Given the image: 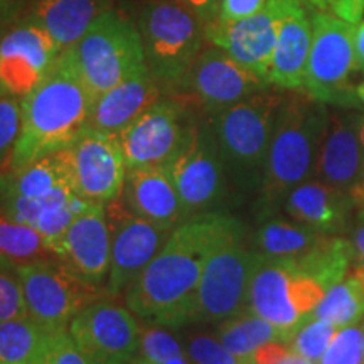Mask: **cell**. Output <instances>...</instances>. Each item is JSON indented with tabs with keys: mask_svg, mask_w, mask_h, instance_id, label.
Listing matches in <instances>:
<instances>
[{
	"mask_svg": "<svg viewBox=\"0 0 364 364\" xmlns=\"http://www.w3.org/2000/svg\"><path fill=\"white\" fill-rule=\"evenodd\" d=\"M241 230L238 220L220 211L188 218L174 228L156 258L127 289V307L157 326L191 324L208 258L223 241Z\"/></svg>",
	"mask_w": 364,
	"mask_h": 364,
	"instance_id": "1",
	"label": "cell"
},
{
	"mask_svg": "<svg viewBox=\"0 0 364 364\" xmlns=\"http://www.w3.org/2000/svg\"><path fill=\"white\" fill-rule=\"evenodd\" d=\"M354 262L351 241L329 236L300 257H268L257 252L248 311L295 334L327 290L343 282Z\"/></svg>",
	"mask_w": 364,
	"mask_h": 364,
	"instance_id": "2",
	"label": "cell"
},
{
	"mask_svg": "<svg viewBox=\"0 0 364 364\" xmlns=\"http://www.w3.org/2000/svg\"><path fill=\"white\" fill-rule=\"evenodd\" d=\"M93 97L59 54L46 78L21 100V132L9 169L70 147L88 129Z\"/></svg>",
	"mask_w": 364,
	"mask_h": 364,
	"instance_id": "3",
	"label": "cell"
},
{
	"mask_svg": "<svg viewBox=\"0 0 364 364\" xmlns=\"http://www.w3.org/2000/svg\"><path fill=\"white\" fill-rule=\"evenodd\" d=\"M329 110L304 90L285 93L260 186V206L268 215L287 194L302 182L316 179V169L324 140Z\"/></svg>",
	"mask_w": 364,
	"mask_h": 364,
	"instance_id": "4",
	"label": "cell"
},
{
	"mask_svg": "<svg viewBox=\"0 0 364 364\" xmlns=\"http://www.w3.org/2000/svg\"><path fill=\"white\" fill-rule=\"evenodd\" d=\"M285 93L270 88L209 117L228 179L243 191H260L277 115Z\"/></svg>",
	"mask_w": 364,
	"mask_h": 364,
	"instance_id": "5",
	"label": "cell"
},
{
	"mask_svg": "<svg viewBox=\"0 0 364 364\" xmlns=\"http://www.w3.org/2000/svg\"><path fill=\"white\" fill-rule=\"evenodd\" d=\"M145 65L161 86H179L203 51L206 26L179 0H149L136 19Z\"/></svg>",
	"mask_w": 364,
	"mask_h": 364,
	"instance_id": "6",
	"label": "cell"
},
{
	"mask_svg": "<svg viewBox=\"0 0 364 364\" xmlns=\"http://www.w3.org/2000/svg\"><path fill=\"white\" fill-rule=\"evenodd\" d=\"M63 54L93 100L145 65L139 29L113 11L102 14Z\"/></svg>",
	"mask_w": 364,
	"mask_h": 364,
	"instance_id": "7",
	"label": "cell"
},
{
	"mask_svg": "<svg viewBox=\"0 0 364 364\" xmlns=\"http://www.w3.org/2000/svg\"><path fill=\"white\" fill-rule=\"evenodd\" d=\"M356 24L317 11L312 16V44L304 91L317 102L341 108H358L356 88L349 83L356 71Z\"/></svg>",
	"mask_w": 364,
	"mask_h": 364,
	"instance_id": "8",
	"label": "cell"
},
{
	"mask_svg": "<svg viewBox=\"0 0 364 364\" xmlns=\"http://www.w3.org/2000/svg\"><path fill=\"white\" fill-rule=\"evenodd\" d=\"M243 230L213 252L196 292L193 322H221L248 311V292L257 250L243 243Z\"/></svg>",
	"mask_w": 364,
	"mask_h": 364,
	"instance_id": "9",
	"label": "cell"
},
{
	"mask_svg": "<svg viewBox=\"0 0 364 364\" xmlns=\"http://www.w3.org/2000/svg\"><path fill=\"white\" fill-rule=\"evenodd\" d=\"M27 317L46 332L66 331L81 309L95 300L97 285L81 280L65 263L51 260L19 265Z\"/></svg>",
	"mask_w": 364,
	"mask_h": 364,
	"instance_id": "10",
	"label": "cell"
},
{
	"mask_svg": "<svg viewBox=\"0 0 364 364\" xmlns=\"http://www.w3.org/2000/svg\"><path fill=\"white\" fill-rule=\"evenodd\" d=\"M198 124L179 100H159L117 134L127 169L140 166L167 167L188 144Z\"/></svg>",
	"mask_w": 364,
	"mask_h": 364,
	"instance_id": "11",
	"label": "cell"
},
{
	"mask_svg": "<svg viewBox=\"0 0 364 364\" xmlns=\"http://www.w3.org/2000/svg\"><path fill=\"white\" fill-rule=\"evenodd\" d=\"M167 169L189 218L215 213L225 201L228 174L209 120L199 122Z\"/></svg>",
	"mask_w": 364,
	"mask_h": 364,
	"instance_id": "12",
	"label": "cell"
},
{
	"mask_svg": "<svg viewBox=\"0 0 364 364\" xmlns=\"http://www.w3.org/2000/svg\"><path fill=\"white\" fill-rule=\"evenodd\" d=\"M59 152L70 171L73 191L81 198L105 204L122 194L127 162L117 135L86 129Z\"/></svg>",
	"mask_w": 364,
	"mask_h": 364,
	"instance_id": "13",
	"label": "cell"
},
{
	"mask_svg": "<svg viewBox=\"0 0 364 364\" xmlns=\"http://www.w3.org/2000/svg\"><path fill=\"white\" fill-rule=\"evenodd\" d=\"M68 331L90 364H130L139 351L140 327L134 312L112 300H93Z\"/></svg>",
	"mask_w": 364,
	"mask_h": 364,
	"instance_id": "14",
	"label": "cell"
},
{
	"mask_svg": "<svg viewBox=\"0 0 364 364\" xmlns=\"http://www.w3.org/2000/svg\"><path fill=\"white\" fill-rule=\"evenodd\" d=\"M270 86L216 46L199 53L179 83V88L189 91L209 117Z\"/></svg>",
	"mask_w": 364,
	"mask_h": 364,
	"instance_id": "15",
	"label": "cell"
},
{
	"mask_svg": "<svg viewBox=\"0 0 364 364\" xmlns=\"http://www.w3.org/2000/svg\"><path fill=\"white\" fill-rule=\"evenodd\" d=\"M285 0H268L260 12L236 22L220 19L206 26V41L268 81Z\"/></svg>",
	"mask_w": 364,
	"mask_h": 364,
	"instance_id": "16",
	"label": "cell"
},
{
	"mask_svg": "<svg viewBox=\"0 0 364 364\" xmlns=\"http://www.w3.org/2000/svg\"><path fill=\"white\" fill-rule=\"evenodd\" d=\"M108 215V220H112L115 226H112V260L107 292L117 297L127 292V289L139 279L174 230H167L132 215L124 204L118 206V215L113 209Z\"/></svg>",
	"mask_w": 364,
	"mask_h": 364,
	"instance_id": "17",
	"label": "cell"
},
{
	"mask_svg": "<svg viewBox=\"0 0 364 364\" xmlns=\"http://www.w3.org/2000/svg\"><path fill=\"white\" fill-rule=\"evenodd\" d=\"M61 49L33 22H24L0 39V95L22 100L51 70Z\"/></svg>",
	"mask_w": 364,
	"mask_h": 364,
	"instance_id": "18",
	"label": "cell"
},
{
	"mask_svg": "<svg viewBox=\"0 0 364 364\" xmlns=\"http://www.w3.org/2000/svg\"><path fill=\"white\" fill-rule=\"evenodd\" d=\"M318 152L316 177L339 193L351 196L364 189V150L359 139V115L334 107Z\"/></svg>",
	"mask_w": 364,
	"mask_h": 364,
	"instance_id": "19",
	"label": "cell"
},
{
	"mask_svg": "<svg viewBox=\"0 0 364 364\" xmlns=\"http://www.w3.org/2000/svg\"><path fill=\"white\" fill-rule=\"evenodd\" d=\"M112 240L107 208L102 203H91L71 223L53 255L81 280L98 287L110 272Z\"/></svg>",
	"mask_w": 364,
	"mask_h": 364,
	"instance_id": "20",
	"label": "cell"
},
{
	"mask_svg": "<svg viewBox=\"0 0 364 364\" xmlns=\"http://www.w3.org/2000/svg\"><path fill=\"white\" fill-rule=\"evenodd\" d=\"M122 196L132 215L167 230L189 218L166 166L129 167Z\"/></svg>",
	"mask_w": 364,
	"mask_h": 364,
	"instance_id": "21",
	"label": "cell"
},
{
	"mask_svg": "<svg viewBox=\"0 0 364 364\" xmlns=\"http://www.w3.org/2000/svg\"><path fill=\"white\" fill-rule=\"evenodd\" d=\"M159 100L161 85L150 75L147 65L139 66L117 86L95 100L88 129L117 135Z\"/></svg>",
	"mask_w": 364,
	"mask_h": 364,
	"instance_id": "22",
	"label": "cell"
},
{
	"mask_svg": "<svg viewBox=\"0 0 364 364\" xmlns=\"http://www.w3.org/2000/svg\"><path fill=\"white\" fill-rule=\"evenodd\" d=\"M311 44L312 19L307 16L306 6L297 0H285L268 83L282 91L304 90Z\"/></svg>",
	"mask_w": 364,
	"mask_h": 364,
	"instance_id": "23",
	"label": "cell"
},
{
	"mask_svg": "<svg viewBox=\"0 0 364 364\" xmlns=\"http://www.w3.org/2000/svg\"><path fill=\"white\" fill-rule=\"evenodd\" d=\"M353 208L351 196L312 179L294 188L284 201L285 213L294 221L332 236L346 230Z\"/></svg>",
	"mask_w": 364,
	"mask_h": 364,
	"instance_id": "24",
	"label": "cell"
},
{
	"mask_svg": "<svg viewBox=\"0 0 364 364\" xmlns=\"http://www.w3.org/2000/svg\"><path fill=\"white\" fill-rule=\"evenodd\" d=\"M110 0H34L29 22L39 26L61 49L70 48L102 14L110 11Z\"/></svg>",
	"mask_w": 364,
	"mask_h": 364,
	"instance_id": "25",
	"label": "cell"
},
{
	"mask_svg": "<svg viewBox=\"0 0 364 364\" xmlns=\"http://www.w3.org/2000/svg\"><path fill=\"white\" fill-rule=\"evenodd\" d=\"M0 188L29 199H44L63 191H73L70 171L61 152L41 157L21 169L2 172Z\"/></svg>",
	"mask_w": 364,
	"mask_h": 364,
	"instance_id": "26",
	"label": "cell"
},
{
	"mask_svg": "<svg viewBox=\"0 0 364 364\" xmlns=\"http://www.w3.org/2000/svg\"><path fill=\"white\" fill-rule=\"evenodd\" d=\"M216 338L231 353L243 358H253L260 346L273 341L290 344L294 334L273 326L267 318L257 316L252 311H245L238 316L221 321Z\"/></svg>",
	"mask_w": 364,
	"mask_h": 364,
	"instance_id": "27",
	"label": "cell"
},
{
	"mask_svg": "<svg viewBox=\"0 0 364 364\" xmlns=\"http://www.w3.org/2000/svg\"><path fill=\"white\" fill-rule=\"evenodd\" d=\"M329 236L332 235H324L297 221L267 220L255 233V250L268 257H300L321 247Z\"/></svg>",
	"mask_w": 364,
	"mask_h": 364,
	"instance_id": "28",
	"label": "cell"
},
{
	"mask_svg": "<svg viewBox=\"0 0 364 364\" xmlns=\"http://www.w3.org/2000/svg\"><path fill=\"white\" fill-rule=\"evenodd\" d=\"M311 316L329 321L338 329L358 324L364 318V284L356 275L346 277L327 290Z\"/></svg>",
	"mask_w": 364,
	"mask_h": 364,
	"instance_id": "29",
	"label": "cell"
},
{
	"mask_svg": "<svg viewBox=\"0 0 364 364\" xmlns=\"http://www.w3.org/2000/svg\"><path fill=\"white\" fill-rule=\"evenodd\" d=\"M48 334L29 317L0 321V363L33 364Z\"/></svg>",
	"mask_w": 364,
	"mask_h": 364,
	"instance_id": "30",
	"label": "cell"
},
{
	"mask_svg": "<svg viewBox=\"0 0 364 364\" xmlns=\"http://www.w3.org/2000/svg\"><path fill=\"white\" fill-rule=\"evenodd\" d=\"M0 255L24 263L43 260L53 255L46 248L44 238L33 226L22 225L0 213Z\"/></svg>",
	"mask_w": 364,
	"mask_h": 364,
	"instance_id": "31",
	"label": "cell"
},
{
	"mask_svg": "<svg viewBox=\"0 0 364 364\" xmlns=\"http://www.w3.org/2000/svg\"><path fill=\"white\" fill-rule=\"evenodd\" d=\"M338 331V327L332 326L329 321L309 316L300 324L289 346L294 353L317 364L322 354L326 353V349L329 348L331 341Z\"/></svg>",
	"mask_w": 364,
	"mask_h": 364,
	"instance_id": "32",
	"label": "cell"
},
{
	"mask_svg": "<svg viewBox=\"0 0 364 364\" xmlns=\"http://www.w3.org/2000/svg\"><path fill=\"white\" fill-rule=\"evenodd\" d=\"M19 262L0 255V321L27 317Z\"/></svg>",
	"mask_w": 364,
	"mask_h": 364,
	"instance_id": "33",
	"label": "cell"
},
{
	"mask_svg": "<svg viewBox=\"0 0 364 364\" xmlns=\"http://www.w3.org/2000/svg\"><path fill=\"white\" fill-rule=\"evenodd\" d=\"M317 364H364V318L336 332Z\"/></svg>",
	"mask_w": 364,
	"mask_h": 364,
	"instance_id": "34",
	"label": "cell"
},
{
	"mask_svg": "<svg viewBox=\"0 0 364 364\" xmlns=\"http://www.w3.org/2000/svg\"><path fill=\"white\" fill-rule=\"evenodd\" d=\"M184 349L171 331L164 326L154 324L152 327L140 331L139 351L135 356L149 359V361H167V359L184 356Z\"/></svg>",
	"mask_w": 364,
	"mask_h": 364,
	"instance_id": "35",
	"label": "cell"
},
{
	"mask_svg": "<svg viewBox=\"0 0 364 364\" xmlns=\"http://www.w3.org/2000/svg\"><path fill=\"white\" fill-rule=\"evenodd\" d=\"M186 354L196 364H257L253 358H243L231 353L220 343V339L209 334L191 336Z\"/></svg>",
	"mask_w": 364,
	"mask_h": 364,
	"instance_id": "36",
	"label": "cell"
},
{
	"mask_svg": "<svg viewBox=\"0 0 364 364\" xmlns=\"http://www.w3.org/2000/svg\"><path fill=\"white\" fill-rule=\"evenodd\" d=\"M33 364H90L80 351L70 331L49 332L41 353Z\"/></svg>",
	"mask_w": 364,
	"mask_h": 364,
	"instance_id": "37",
	"label": "cell"
},
{
	"mask_svg": "<svg viewBox=\"0 0 364 364\" xmlns=\"http://www.w3.org/2000/svg\"><path fill=\"white\" fill-rule=\"evenodd\" d=\"M21 100L0 95V166L11 162L21 132Z\"/></svg>",
	"mask_w": 364,
	"mask_h": 364,
	"instance_id": "38",
	"label": "cell"
},
{
	"mask_svg": "<svg viewBox=\"0 0 364 364\" xmlns=\"http://www.w3.org/2000/svg\"><path fill=\"white\" fill-rule=\"evenodd\" d=\"M268 0H221L220 17L223 22H236L260 12Z\"/></svg>",
	"mask_w": 364,
	"mask_h": 364,
	"instance_id": "39",
	"label": "cell"
},
{
	"mask_svg": "<svg viewBox=\"0 0 364 364\" xmlns=\"http://www.w3.org/2000/svg\"><path fill=\"white\" fill-rule=\"evenodd\" d=\"M179 2L189 9L204 26L220 17L221 0H179Z\"/></svg>",
	"mask_w": 364,
	"mask_h": 364,
	"instance_id": "40",
	"label": "cell"
},
{
	"mask_svg": "<svg viewBox=\"0 0 364 364\" xmlns=\"http://www.w3.org/2000/svg\"><path fill=\"white\" fill-rule=\"evenodd\" d=\"M289 349H290L289 344L273 341V343H267L260 346V348L255 351L253 359L257 364H277L287 353H289Z\"/></svg>",
	"mask_w": 364,
	"mask_h": 364,
	"instance_id": "41",
	"label": "cell"
},
{
	"mask_svg": "<svg viewBox=\"0 0 364 364\" xmlns=\"http://www.w3.org/2000/svg\"><path fill=\"white\" fill-rule=\"evenodd\" d=\"M332 14L341 17V19L358 24V22L363 21L364 0H339L336 7L332 9Z\"/></svg>",
	"mask_w": 364,
	"mask_h": 364,
	"instance_id": "42",
	"label": "cell"
},
{
	"mask_svg": "<svg viewBox=\"0 0 364 364\" xmlns=\"http://www.w3.org/2000/svg\"><path fill=\"white\" fill-rule=\"evenodd\" d=\"M351 245H353V255L354 262L358 267L364 268V208H359V213L354 221L353 233H351Z\"/></svg>",
	"mask_w": 364,
	"mask_h": 364,
	"instance_id": "43",
	"label": "cell"
},
{
	"mask_svg": "<svg viewBox=\"0 0 364 364\" xmlns=\"http://www.w3.org/2000/svg\"><path fill=\"white\" fill-rule=\"evenodd\" d=\"M354 58H356V71L364 73V19L356 24V34H354Z\"/></svg>",
	"mask_w": 364,
	"mask_h": 364,
	"instance_id": "44",
	"label": "cell"
},
{
	"mask_svg": "<svg viewBox=\"0 0 364 364\" xmlns=\"http://www.w3.org/2000/svg\"><path fill=\"white\" fill-rule=\"evenodd\" d=\"M130 364H196V363L188 356V354H184V356L167 359V361H149V359H144V358L135 356V358L130 361Z\"/></svg>",
	"mask_w": 364,
	"mask_h": 364,
	"instance_id": "45",
	"label": "cell"
},
{
	"mask_svg": "<svg viewBox=\"0 0 364 364\" xmlns=\"http://www.w3.org/2000/svg\"><path fill=\"white\" fill-rule=\"evenodd\" d=\"M290 348V346H289ZM277 364H316V363H312V361H309L307 358H304V356H300V354H297V353H294L292 349H289V353L285 354L284 358L280 359L279 363Z\"/></svg>",
	"mask_w": 364,
	"mask_h": 364,
	"instance_id": "46",
	"label": "cell"
},
{
	"mask_svg": "<svg viewBox=\"0 0 364 364\" xmlns=\"http://www.w3.org/2000/svg\"><path fill=\"white\" fill-rule=\"evenodd\" d=\"M17 6V0H0V24L11 17L14 9Z\"/></svg>",
	"mask_w": 364,
	"mask_h": 364,
	"instance_id": "47",
	"label": "cell"
},
{
	"mask_svg": "<svg viewBox=\"0 0 364 364\" xmlns=\"http://www.w3.org/2000/svg\"><path fill=\"white\" fill-rule=\"evenodd\" d=\"M338 2H339V0H317L316 9H317V11H321V12H327V11L332 12V9L336 7V4H338Z\"/></svg>",
	"mask_w": 364,
	"mask_h": 364,
	"instance_id": "48",
	"label": "cell"
},
{
	"mask_svg": "<svg viewBox=\"0 0 364 364\" xmlns=\"http://www.w3.org/2000/svg\"><path fill=\"white\" fill-rule=\"evenodd\" d=\"M359 139H361V145L364 150V113L359 115Z\"/></svg>",
	"mask_w": 364,
	"mask_h": 364,
	"instance_id": "49",
	"label": "cell"
},
{
	"mask_svg": "<svg viewBox=\"0 0 364 364\" xmlns=\"http://www.w3.org/2000/svg\"><path fill=\"white\" fill-rule=\"evenodd\" d=\"M356 95H358L359 102H361V103L364 105V81H363L361 85L356 86Z\"/></svg>",
	"mask_w": 364,
	"mask_h": 364,
	"instance_id": "50",
	"label": "cell"
},
{
	"mask_svg": "<svg viewBox=\"0 0 364 364\" xmlns=\"http://www.w3.org/2000/svg\"><path fill=\"white\" fill-rule=\"evenodd\" d=\"M297 2L302 4V6H311L314 9L317 6V0H297Z\"/></svg>",
	"mask_w": 364,
	"mask_h": 364,
	"instance_id": "51",
	"label": "cell"
},
{
	"mask_svg": "<svg viewBox=\"0 0 364 364\" xmlns=\"http://www.w3.org/2000/svg\"><path fill=\"white\" fill-rule=\"evenodd\" d=\"M0 364H4V363H0Z\"/></svg>",
	"mask_w": 364,
	"mask_h": 364,
	"instance_id": "52",
	"label": "cell"
}]
</instances>
